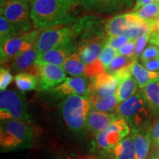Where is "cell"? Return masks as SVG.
<instances>
[{
  "mask_svg": "<svg viewBox=\"0 0 159 159\" xmlns=\"http://www.w3.org/2000/svg\"><path fill=\"white\" fill-rule=\"evenodd\" d=\"M78 5V0H35L30 11L33 28L41 31L74 23L79 19L75 11Z\"/></svg>",
  "mask_w": 159,
  "mask_h": 159,
  "instance_id": "1",
  "label": "cell"
},
{
  "mask_svg": "<svg viewBox=\"0 0 159 159\" xmlns=\"http://www.w3.org/2000/svg\"><path fill=\"white\" fill-rule=\"evenodd\" d=\"M33 136V130L28 122L19 119L1 121L0 146L2 152L31 148Z\"/></svg>",
  "mask_w": 159,
  "mask_h": 159,
  "instance_id": "2",
  "label": "cell"
},
{
  "mask_svg": "<svg viewBox=\"0 0 159 159\" xmlns=\"http://www.w3.org/2000/svg\"><path fill=\"white\" fill-rule=\"evenodd\" d=\"M116 114L126 121L131 130L150 129L156 117L140 91L127 100L119 103Z\"/></svg>",
  "mask_w": 159,
  "mask_h": 159,
  "instance_id": "3",
  "label": "cell"
},
{
  "mask_svg": "<svg viewBox=\"0 0 159 159\" xmlns=\"http://www.w3.org/2000/svg\"><path fill=\"white\" fill-rule=\"evenodd\" d=\"M92 108L91 102L86 96L69 95L61 102V114L63 122L69 130L81 133L85 128V122Z\"/></svg>",
  "mask_w": 159,
  "mask_h": 159,
  "instance_id": "4",
  "label": "cell"
},
{
  "mask_svg": "<svg viewBox=\"0 0 159 159\" xmlns=\"http://www.w3.org/2000/svg\"><path fill=\"white\" fill-rule=\"evenodd\" d=\"M0 119H19L30 122L27 102L22 91L1 90L0 91Z\"/></svg>",
  "mask_w": 159,
  "mask_h": 159,
  "instance_id": "5",
  "label": "cell"
},
{
  "mask_svg": "<svg viewBox=\"0 0 159 159\" xmlns=\"http://www.w3.org/2000/svg\"><path fill=\"white\" fill-rule=\"evenodd\" d=\"M30 11L31 4L27 0H7L1 7V15L22 34L33 27Z\"/></svg>",
  "mask_w": 159,
  "mask_h": 159,
  "instance_id": "6",
  "label": "cell"
},
{
  "mask_svg": "<svg viewBox=\"0 0 159 159\" xmlns=\"http://www.w3.org/2000/svg\"><path fill=\"white\" fill-rule=\"evenodd\" d=\"M75 41L71 25L57 26L41 30L34 47L40 55L52 49Z\"/></svg>",
  "mask_w": 159,
  "mask_h": 159,
  "instance_id": "7",
  "label": "cell"
},
{
  "mask_svg": "<svg viewBox=\"0 0 159 159\" xmlns=\"http://www.w3.org/2000/svg\"><path fill=\"white\" fill-rule=\"evenodd\" d=\"M40 32L33 30L9 39L0 47L1 64H5L21 52L34 47Z\"/></svg>",
  "mask_w": 159,
  "mask_h": 159,
  "instance_id": "8",
  "label": "cell"
},
{
  "mask_svg": "<svg viewBox=\"0 0 159 159\" xmlns=\"http://www.w3.org/2000/svg\"><path fill=\"white\" fill-rule=\"evenodd\" d=\"M130 132V127L124 119L118 116L102 132L96 134L95 144L103 150H111L116 147Z\"/></svg>",
  "mask_w": 159,
  "mask_h": 159,
  "instance_id": "9",
  "label": "cell"
},
{
  "mask_svg": "<svg viewBox=\"0 0 159 159\" xmlns=\"http://www.w3.org/2000/svg\"><path fill=\"white\" fill-rule=\"evenodd\" d=\"M36 75L39 79L37 89L39 91H50L66 79L64 69L61 66L50 63H35Z\"/></svg>",
  "mask_w": 159,
  "mask_h": 159,
  "instance_id": "10",
  "label": "cell"
},
{
  "mask_svg": "<svg viewBox=\"0 0 159 159\" xmlns=\"http://www.w3.org/2000/svg\"><path fill=\"white\" fill-rule=\"evenodd\" d=\"M105 23L106 21L102 18L94 15H87L79 18L74 23L71 24L75 39H78L80 41L97 35H106Z\"/></svg>",
  "mask_w": 159,
  "mask_h": 159,
  "instance_id": "11",
  "label": "cell"
},
{
  "mask_svg": "<svg viewBox=\"0 0 159 159\" xmlns=\"http://www.w3.org/2000/svg\"><path fill=\"white\" fill-rule=\"evenodd\" d=\"M119 82L114 75L105 72L90 77L87 97L94 101L102 97L116 94Z\"/></svg>",
  "mask_w": 159,
  "mask_h": 159,
  "instance_id": "12",
  "label": "cell"
},
{
  "mask_svg": "<svg viewBox=\"0 0 159 159\" xmlns=\"http://www.w3.org/2000/svg\"><path fill=\"white\" fill-rule=\"evenodd\" d=\"M106 40V35H97L78 41L77 52L85 64H91L99 59Z\"/></svg>",
  "mask_w": 159,
  "mask_h": 159,
  "instance_id": "13",
  "label": "cell"
},
{
  "mask_svg": "<svg viewBox=\"0 0 159 159\" xmlns=\"http://www.w3.org/2000/svg\"><path fill=\"white\" fill-rule=\"evenodd\" d=\"M143 21L136 13H124L115 16L109 19L105 23V33L107 38L122 35L130 26Z\"/></svg>",
  "mask_w": 159,
  "mask_h": 159,
  "instance_id": "14",
  "label": "cell"
},
{
  "mask_svg": "<svg viewBox=\"0 0 159 159\" xmlns=\"http://www.w3.org/2000/svg\"><path fill=\"white\" fill-rule=\"evenodd\" d=\"M89 86V80L86 77H66L62 83L51 91L60 97H67L74 94L87 96Z\"/></svg>",
  "mask_w": 159,
  "mask_h": 159,
  "instance_id": "15",
  "label": "cell"
},
{
  "mask_svg": "<svg viewBox=\"0 0 159 159\" xmlns=\"http://www.w3.org/2000/svg\"><path fill=\"white\" fill-rule=\"evenodd\" d=\"M77 49V43L72 41L67 44L52 49L39 55L35 63H50L63 66L65 61Z\"/></svg>",
  "mask_w": 159,
  "mask_h": 159,
  "instance_id": "16",
  "label": "cell"
},
{
  "mask_svg": "<svg viewBox=\"0 0 159 159\" xmlns=\"http://www.w3.org/2000/svg\"><path fill=\"white\" fill-rule=\"evenodd\" d=\"M38 57L39 54L34 47L24 51L13 59L11 70L16 74H19L23 71H27L30 74L35 75L36 73L35 63Z\"/></svg>",
  "mask_w": 159,
  "mask_h": 159,
  "instance_id": "17",
  "label": "cell"
},
{
  "mask_svg": "<svg viewBox=\"0 0 159 159\" xmlns=\"http://www.w3.org/2000/svg\"><path fill=\"white\" fill-rule=\"evenodd\" d=\"M119 116L116 113H104L91 108L85 122V128L95 134L102 132Z\"/></svg>",
  "mask_w": 159,
  "mask_h": 159,
  "instance_id": "18",
  "label": "cell"
},
{
  "mask_svg": "<svg viewBox=\"0 0 159 159\" xmlns=\"http://www.w3.org/2000/svg\"><path fill=\"white\" fill-rule=\"evenodd\" d=\"M132 137L136 150V159H147L152 142L150 129L132 130Z\"/></svg>",
  "mask_w": 159,
  "mask_h": 159,
  "instance_id": "19",
  "label": "cell"
},
{
  "mask_svg": "<svg viewBox=\"0 0 159 159\" xmlns=\"http://www.w3.org/2000/svg\"><path fill=\"white\" fill-rule=\"evenodd\" d=\"M131 73L136 79L139 87L144 88L149 83L159 80V71H152L147 69L144 66L140 64L135 60L131 67Z\"/></svg>",
  "mask_w": 159,
  "mask_h": 159,
  "instance_id": "20",
  "label": "cell"
},
{
  "mask_svg": "<svg viewBox=\"0 0 159 159\" xmlns=\"http://www.w3.org/2000/svg\"><path fill=\"white\" fill-rule=\"evenodd\" d=\"M143 97L156 117H159V80L141 89Z\"/></svg>",
  "mask_w": 159,
  "mask_h": 159,
  "instance_id": "21",
  "label": "cell"
},
{
  "mask_svg": "<svg viewBox=\"0 0 159 159\" xmlns=\"http://www.w3.org/2000/svg\"><path fill=\"white\" fill-rule=\"evenodd\" d=\"M114 159H136V150L132 135L127 136L113 148Z\"/></svg>",
  "mask_w": 159,
  "mask_h": 159,
  "instance_id": "22",
  "label": "cell"
},
{
  "mask_svg": "<svg viewBox=\"0 0 159 159\" xmlns=\"http://www.w3.org/2000/svg\"><path fill=\"white\" fill-rule=\"evenodd\" d=\"M63 68L71 76L86 77L87 65L83 62L77 51L66 60Z\"/></svg>",
  "mask_w": 159,
  "mask_h": 159,
  "instance_id": "23",
  "label": "cell"
},
{
  "mask_svg": "<svg viewBox=\"0 0 159 159\" xmlns=\"http://www.w3.org/2000/svg\"><path fill=\"white\" fill-rule=\"evenodd\" d=\"M137 89H138V83L133 75L121 80L116 93L118 102H122L134 96L136 93Z\"/></svg>",
  "mask_w": 159,
  "mask_h": 159,
  "instance_id": "24",
  "label": "cell"
},
{
  "mask_svg": "<svg viewBox=\"0 0 159 159\" xmlns=\"http://www.w3.org/2000/svg\"><path fill=\"white\" fill-rule=\"evenodd\" d=\"M15 83L20 91L25 92L36 89L39 79L35 75L29 72H21L15 76Z\"/></svg>",
  "mask_w": 159,
  "mask_h": 159,
  "instance_id": "25",
  "label": "cell"
},
{
  "mask_svg": "<svg viewBox=\"0 0 159 159\" xmlns=\"http://www.w3.org/2000/svg\"><path fill=\"white\" fill-rule=\"evenodd\" d=\"M91 102L92 105L91 108L104 113H114L119 105L116 94L102 97Z\"/></svg>",
  "mask_w": 159,
  "mask_h": 159,
  "instance_id": "26",
  "label": "cell"
},
{
  "mask_svg": "<svg viewBox=\"0 0 159 159\" xmlns=\"http://www.w3.org/2000/svg\"><path fill=\"white\" fill-rule=\"evenodd\" d=\"M21 35L17 29L4 16H0V45L3 46L12 38Z\"/></svg>",
  "mask_w": 159,
  "mask_h": 159,
  "instance_id": "27",
  "label": "cell"
},
{
  "mask_svg": "<svg viewBox=\"0 0 159 159\" xmlns=\"http://www.w3.org/2000/svg\"><path fill=\"white\" fill-rule=\"evenodd\" d=\"M132 13H136L141 19L151 22L159 16V5L156 2L142 6V7Z\"/></svg>",
  "mask_w": 159,
  "mask_h": 159,
  "instance_id": "28",
  "label": "cell"
},
{
  "mask_svg": "<svg viewBox=\"0 0 159 159\" xmlns=\"http://www.w3.org/2000/svg\"><path fill=\"white\" fill-rule=\"evenodd\" d=\"M134 2V0H105V12L113 13L122 10L129 8Z\"/></svg>",
  "mask_w": 159,
  "mask_h": 159,
  "instance_id": "29",
  "label": "cell"
},
{
  "mask_svg": "<svg viewBox=\"0 0 159 159\" xmlns=\"http://www.w3.org/2000/svg\"><path fill=\"white\" fill-rule=\"evenodd\" d=\"M80 5L85 11L94 13L105 12V0H78Z\"/></svg>",
  "mask_w": 159,
  "mask_h": 159,
  "instance_id": "30",
  "label": "cell"
},
{
  "mask_svg": "<svg viewBox=\"0 0 159 159\" xmlns=\"http://www.w3.org/2000/svg\"><path fill=\"white\" fill-rule=\"evenodd\" d=\"M135 60L132 58H129L128 57L123 56V55H118L115 58L111 61L110 64L106 68L105 71L109 74H113L115 71L119 70V69L124 68L127 66L132 63Z\"/></svg>",
  "mask_w": 159,
  "mask_h": 159,
  "instance_id": "31",
  "label": "cell"
},
{
  "mask_svg": "<svg viewBox=\"0 0 159 159\" xmlns=\"http://www.w3.org/2000/svg\"><path fill=\"white\" fill-rule=\"evenodd\" d=\"M118 55V52H117L116 49L109 47L108 45H105L104 48H103L102 52H101L99 60L102 62V65L105 66V70H106V68L108 66L111 61Z\"/></svg>",
  "mask_w": 159,
  "mask_h": 159,
  "instance_id": "32",
  "label": "cell"
},
{
  "mask_svg": "<svg viewBox=\"0 0 159 159\" xmlns=\"http://www.w3.org/2000/svg\"><path fill=\"white\" fill-rule=\"evenodd\" d=\"M152 32L150 33H146V34L142 35L139 39L136 40V49H135V55H134V59L137 60L139 57H140L142 55V52H144L145 47H146L147 43L150 41V35Z\"/></svg>",
  "mask_w": 159,
  "mask_h": 159,
  "instance_id": "33",
  "label": "cell"
},
{
  "mask_svg": "<svg viewBox=\"0 0 159 159\" xmlns=\"http://www.w3.org/2000/svg\"><path fill=\"white\" fill-rule=\"evenodd\" d=\"M158 57H159V47L156 45L150 44L144 49L139 58H140L141 62H144V61L158 58Z\"/></svg>",
  "mask_w": 159,
  "mask_h": 159,
  "instance_id": "34",
  "label": "cell"
},
{
  "mask_svg": "<svg viewBox=\"0 0 159 159\" xmlns=\"http://www.w3.org/2000/svg\"><path fill=\"white\" fill-rule=\"evenodd\" d=\"M129 41H130V39H129L126 35H122L116 37L107 38L105 44L108 45L109 47L118 50L119 48H121V47H122V46H124L125 43H128Z\"/></svg>",
  "mask_w": 159,
  "mask_h": 159,
  "instance_id": "35",
  "label": "cell"
},
{
  "mask_svg": "<svg viewBox=\"0 0 159 159\" xmlns=\"http://www.w3.org/2000/svg\"><path fill=\"white\" fill-rule=\"evenodd\" d=\"M135 49H136V40H130L128 43L119 48L117 52L119 55L135 60Z\"/></svg>",
  "mask_w": 159,
  "mask_h": 159,
  "instance_id": "36",
  "label": "cell"
},
{
  "mask_svg": "<svg viewBox=\"0 0 159 159\" xmlns=\"http://www.w3.org/2000/svg\"><path fill=\"white\" fill-rule=\"evenodd\" d=\"M13 77L8 69L1 67L0 69V89L5 90L7 87L11 84Z\"/></svg>",
  "mask_w": 159,
  "mask_h": 159,
  "instance_id": "37",
  "label": "cell"
},
{
  "mask_svg": "<svg viewBox=\"0 0 159 159\" xmlns=\"http://www.w3.org/2000/svg\"><path fill=\"white\" fill-rule=\"evenodd\" d=\"M144 66L152 71H159V57L142 62Z\"/></svg>",
  "mask_w": 159,
  "mask_h": 159,
  "instance_id": "38",
  "label": "cell"
},
{
  "mask_svg": "<svg viewBox=\"0 0 159 159\" xmlns=\"http://www.w3.org/2000/svg\"><path fill=\"white\" fill-rule=\"evenodd\" d=\"M150 134L154 144L159 146V119L151 127Z\"/></svg>",
  "mask_w": 159,
  "mask_h": 159,
  "instance_id": "39",
  "label": "cell"
},
{
  "mask_svg": "<svg viewBox=\"0 0 159 159\" xmlns=\"http://www.w3.org/2000/svg\"><path fill=\"white\" fill-rule=\"evenodd\" d=\"M155 0H136V3H135L134 7H133L131 12H135L137 10L142 7V6L145 5H148V4L154 2Z\"/></svg>",
  "mask_w": 159,
  "mask_h": 159,
  "instance_id": "40",
  "label": "cell"
},
{
  "mask_svg": "<svg viewBox=\"0 0 159 159\" xmlns=\"http://www.w3.org/2000/svg\"><path fill=\"white\" fill-rule=\"evenodd\" d=\"M149 42L159 47V33H151Z\"/></svg>",
  "mask_w": 159,
  "mask_h": 159,
  "instance_id": "41",
  "label": "cell"
},
{
  "mask_svg": "<svg viewBox=\"0 0 159 159\" xmlns=\"http://www.w3.org/2000/svg\"><path fill=\"white\" fill-rule=\"evenodd\" d=\"M150 23L152 33H159V16Z\"/></svg>",
  "mask_w": 159,
  "mask_h": 159,
  "instance_id": "42",
  "label": "cell"
},
{
  "mask_svg": "<svg viewBox=\"0 0 159 159\" xmlns=\"http://www.w3.org/2000/svg\"><path fill=\"white\" fill-rule=\"evenodd\" d=\"M148 159H159V150L156 151L154 153H152L149 157Z\"/></svg>",
  "mask_w": 159,
  "mask_h": 159,
  "instance_id": "43",
  "label": "cell"
},
{
  "mask_svg": "<svg viewBox=\"0 0 159 159\" xmlns=\"http://www.w3.org/2000/svg\"><path fill=\"white\" fill-rule=\"evenodd\" d=\"M55 159H75L73 157L71 156H58L56 157Z\"/></svg>",
  "mask_w": 159,
  "mask_h": 159,
  "instance_id": "44",
  "label": "cell"
},
{
  "mask_svg": "<svg viewBox=\"0 0 159 159\" xmlns=\"http://www.w3.org/2000/svg\"><path fill=\"white\" fill-rule=\"evenodd\" d=\"M27 1H28L30 3V4H32V3H33V2H35V0H27Z\"/></svg>",
  "mask_w": 159,
  "mask_h": 159,
  "instance_id": "45",
  "label": "cell"
},
{
  "mask_svg": "<svg viewBox=\"0 0 159 159\" xmlns=\"http://www.w3.org/2000/svg\"><path fill=\"white\" fill-rule=\"evenodd\" d=\"M155 2H157L159 5V0H155Z\"/></svg>",
  "mask_w": 159,
  "mask_h": 159,
  "instance_id": "46",
  "label": "cell"
}]
</instances>
